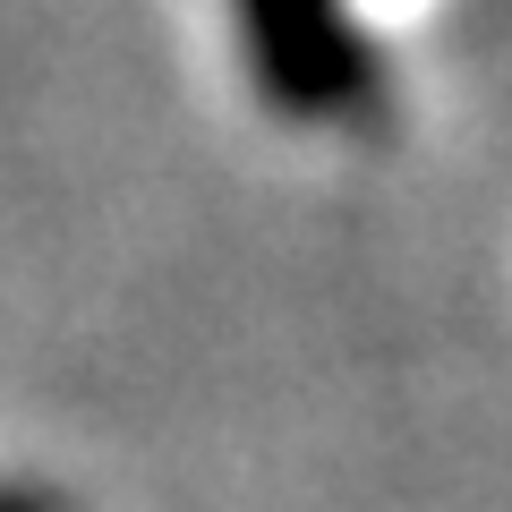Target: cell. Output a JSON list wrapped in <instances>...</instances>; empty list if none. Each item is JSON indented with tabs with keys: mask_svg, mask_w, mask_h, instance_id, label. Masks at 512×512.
I'll return each mask as SVG.
<instances>
[{
	"mask_svg": "<svg viewBox=\"0 0 512 512\" xmlns=\"http://www.w3.org/2000/svg\"><path fill=\"white\" fill-rule=\"evenodd\" d=\"M256 94L282 120H342L376 86V52L359 43L342 0H231Z\"/></svg>",
	"mask_w": 512,
	"mask_h": 512,
	"instance_id": "1",
	"label": "cell"
},
{
	"mask_svg": "<svg viewBox=\"0 0 512 512\" xmlns=\"http://www.w3.org/2000/svg\"><path fill=\"white\" fill-rule=\"evenodd\" d=\"M0 512H77V504H69L60 487H35V478H9V487H0Z\"/></svg>",
	"mask_w": 512,
	"mask_h": 512,
	"instance_id": "2",
	"label": "cell"
}]
</instances>
